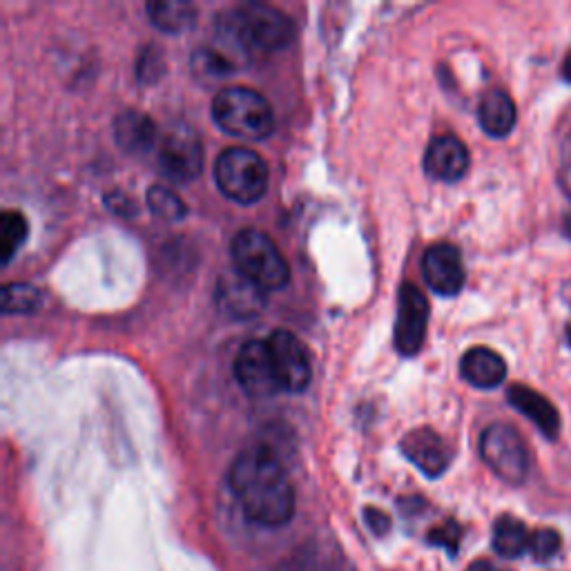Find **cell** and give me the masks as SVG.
<instances>
[{
	"label": "cell",
	"instance_id": "1",
	"mask_svg": "<svg viewBox=\"0 0 571 571\" xmlns=\"http://www.w3.org/2000/svg\"><path fill=\"white\" fill-rule=\"evenodd\" d=\"M231 487L244 513L264 527H284L295 513V489L266 447L242 451L231 467Z\"/></svg>",
	"mask_w": 571,
	"mask_h": 571
},
{
	"label": "cell",
	"instance_id": "2",
	"mask_svg": "<svg viewBox=\"0 0 571 571\" xmlns=\"http://www.w3.org/2000/svg\"><path fill=\"white\" fill-rule=\"evenodd\" d=\"M220 37L239 54H273L288 48L295 39V23L277 8L248 3L226 19Z\"/></svg>",
	"mask_w": 571,
	"mask_h": 571
},
{
	"label": "cell",
	"instance_id": "3",
	"mask_svg": "<svg viewBox=\"0 0 571 571\" xmlns=\"http://www.w3.org/2000/svg\"><path fill=\"white\" fill-rule=\"evenodd\" d=\"M213 119L224 132L244 141L266 139L275 128L271 103L257 90L244 85L226 88L215 96Z\"/></svg>",
	"mask_w": 571,
	"mask_h": 571
},
{
	"label": "cell",
	"instance_id": "4",
	"mask_svg": "<svg viewBox=\"0 0 571 571\" xmlns=\"http://www.w3.org/2000/svg\"><path fill=\"white\" fill-rule=\"evenodd\" d=\"M231 255L237 271L266 293L282 290L290 282V268L284 255L275 242L259 231H242L231 244Z\"/></svg>",
	"mask_w": 571,
	"mask_h": 571
},
{
	"label": "cell",
	"instance_id": "5",
	"mask_svg": "<svg viewBox=\"0 0 571 571\" xmlns=\"http://www.w3.org/2000/svg\"><path fill=\"white\" fill-rule=\"evenodd\" d=\"M215 181L228 200L251 206L266 195L268 167L255 150L228 147L215 163Z\"/></svg>",
	"mask_w": 571,
	"mask_h": 571
},
{
	"label": "cell",
	"instance_id": "6",
	"mask_svg": "<svg viewBox=\"0 0 571 571\" xmlns=\"http://www.w3.org/2000/svg\"><path fill=\"white\" fill-rule=\"evenodd\" d=\"M485 465L507 485H522L529 476V451L522 436L509 425H491L480 436Z\"/></svg>",
	"mask_w": 571,
	"mask_h": 571
},
{
	"label": "cell",
	"instance_id": "7",
	"mask_svg": "<svg viewBox=\"0 0 571 571\" xmlns=\"http://www.w3.org/2000/svg\"><path fill=\"white\" fill-rule=\"evenodd\" d=\"M159 167L165 179L187 183L202 174L204 147L200 136L187 128H172L163 134L159 147Z\"/></svg>",
	"mask_w": 571,
	"mask_h": 571
},
{
	"label": "cell",
	"instance_id": "8",
	"mask_svg": "<svg viewBox=\"0 0 571 571\" xmlns=\"http://www.w3.org/2000/svg\"><path fill=\"white\" fill-rule=\"evenodd\" d=\"M235 375L239 387L253 398H271L282 391L268 341H246L235 357Z\"/></svg>",
	"mask_w": 571,
	"mask_h": 571
},
{
	"label": "cell",
	"instance_id": "9",
	"mask_svg": "<svg viewBox=\"0 0 571 571\" xmlns=\"http://www.w3.org/2000/svg\"><path fill=\"white\" fill-rule=\"evenodd\" d=\"M266 341L279 377L282 391L304 394L310 385L313 370L302 341L290 330H284V328L275 330Z\"/></svg>",
	"mask_w": 571,
	"mask_h": 571
},
{
	"label": "cell",
	"instance_id": "10",
	"mask_svg": "<svg viewBox=\"0 0 571 571\" xmlns=\"http://www.w3.org/2000/svg\"><path fill=\"white\" fill-rule=\"evenodd\" d=\"M429 324V302L425 293L414 286L405 284L398 295V317H396V348L414 357L420 353Z\"/></svg>",
	"mask_w": 571,
	"mask_h": 571
},
{
	"label": "cell",
	"instance_id": "11",
	"mask_svg": "<svg viewBox=\"0 0 571 571\" xmlns=\"http://www.w3.org/2000/svg\"><path fill=\"white\" fill-rule=\"evenodd\" d=\"M422 275L434 293L442 297L458 295L467 279L460 251L451 244L431 246L422 257Z\"/></svg>",
	"mask_w": 571,
	"mask_h": 571
},
{
	"label": "cell",
	"instance_id": "12",
	"mask_svg": "<svg viewBox=\"0 0 571 571\" xmlns=\"http://www.w3.org/2000/svg\"><path fill=\"white\" fill-rule=\"evenodd\" d=\"M217 306L233 319H248L264 310L266 290L244 277L239 271L222 275L215 290Z\"/></svg>",
	"mask_w": 571,
	"mask_h": 571
},
{
	"label": "cell",
	"instance_id": "13",
	"mask_svg": "<svg viewBox=\"0 0 571 571\" xmlns=\"http://www.w3.org/2000/svg\"><path fill=\"white\" fill-rule=\"evenodd\" d=\"M400 449L407 460H411L427 478H438L447 471L451 462V451L447 442L434 429H416L405 436Z\"/></svg>",
	"mask_w": 571,
	"mask_h": 571
},
{
	"label": "cell",
	"instance_id": "14",
	"mask_svg": "<svg viewBox=\"0 0 571 571\" xmlns=\"http://www.w3.org/2000/svg\"><path fill=\"white\" fill-rule=\"evenodd\" d=\"M425 170L438 181L453 183L462 179L469 170V150L453 134L436 136L425 154Z\"/></svg>",
	"mask_w": 571,
	"mask_h": 571
},
{
	"label": "cell",
	"instance_id": "15",
	"mask_svg": "<svg viewBox=\"0 0 571 571\" xmlns=\"http://www.w3.org/2000/svg\"><path fill=\"white\" fill-rule=\"evenodd\" d=\"M507 402L518 414H522L527 420H531L536 425V429L547 440H558L560 429H562V420H560V414L549 398H544L542 394H538L531 387L511 385L509 391H507Z\"/></svg>",
	"mask_w": 571,
	"mask_h": 571
},
{
	"label": "cell",
	"instance_id": "16",
	"mask_svg": "<svg viewBox=\"0 0 571 571\" xmlns=\"http://www.w3.org/2000/svg\"><path fill=\"white\" fill-rule=\"evenodd\" d=\"M460 375L473 389L491 391L507 377V361L489 346H473L460 359Z\"/></svg>",
	"mask_w": 571,
	"mask_h": 571
},
{
	"label": "cell",
	"instance_id": "17",
	"mask_svg": "<svg viewBox=\"0 0 571 571\" xmlns=\"http://www.w3.org/2000/svg\"><path fill=\"white\" fill-rule=\"evenodd\" d=\"M478 121L489 136L504 139L518 121L513 99L504 90H489L478 105Z\"/></svg>",
	"mask_w": 571,
	"mask_h": 571
},
{
	"label": "cell",
	"instance_id": "18",
	"mask_svg": "<svg viewBox=\"0 0 571 571\" xmlns=\"http://www.w3.org/2000/svg\"><path fill=\"white\" fill-rule=\"evenodd\" d=\"M114 136L121 150L143 154L154 145L156 128L147 114L139 110H123L114 121Z\"/></svg>",
	"mask_w": 571,
	"mask_h": 571
},
{
	"label": "cell",
	"instance_id": "19",
	"mask_svg": "<svg viewBox=\"0 0 571 571\" xmlns=\"http://www.w3.org/2000/svg\"><path fill=\"white\" fill-rule=\"evenodd\" d=\"M150 23L165 34H181L193 28L197 19V10L185 0H154L145 6Z\"/></svg>",
	"mask_w": 571,
	"mask_h": 571
},
{
	"label": "cell",
	"instance_id": "20",
	"mask_svg": "<svg viewBox=\"0 0 571 571\" xmlns=\"http://www.w3.org/2000/svg\"><path fill=\"white\" fill-rule=\"evenodd\" d=\"M531 531L516 516H500L493 524V549L502 558H520L529 551Z\"/></svg>",
	"mask_w": 571,
	"mask_h": 571
},
{
	"label": "cell",
	"instance_id": "21",
	"mask_svg": "<svg viewBox=\"0 0 571 571\" xmlns=\"http://www.w3.org/2000/svg\"><path fill=\"white\" fill-rule=\"evenodd\" d=\"M0 304H3L6 315L34 313L43 306V293L30 284H10L3 288Z\"/></svg>",
	"mask_w": 571,
	"mask_h": 571
},
{
	"label": "cell",
	"instance_id": "22",
	"mask_svg": "<svg viewBox=\"0 0 571 571\" xmlns=\"http://www.w3.org/2000/svg\"><path fill=\"white\" fill-rule=\"evenodd\" d=\"M0 228H3V244H0V251H3V264H10L19 253V248L26 244L30 226L23 213L8 211L3 213V217H0Z\"/></svg>",
	"mask_w": 571,
	"mask_h": 571
},
{
	"label": "cell",
	"instance_id": "23",
	"mask_svg": "<svg viewBox=\"0 0 571 571\" xmlns=\"http://www.w3.org/2000/svg\"><path fill=\"white\" fill-rule=\"evenodd\" d=\"M147 208L159 220H165V222H179L187 213L181 197L176 193H172V190L165 185H152L147 190Z\"/></svg>",
	"mask_w": 571,
	"mask_h": 571
},
{
	"label": "cell",
	"instance_id": "24",
	"mask_svg": "<svg viewBox=\"0 0 571 571\" xmlns=\"http://www.w3.org/2000/svg\"><path fill=\"white\" fill-rule=\"evenodd\" d=\"M560 544H562V538L555 529H538L531 533V542H529V553L540 560V562H547L551 560L558 551H560Z\"/></svg>",
	"mask_w": 571,
	"mask_h": 571
},
{
	"label": "cell",
	"instance_id": "25",
	"mask_svg": "<svg viewBox=\"0 0 571 571\" xmlns=\"http://www.w3.org/2000/svg\"><path fill=\"white\" fill-rule=\"evenodd\" d=\"M460 538H462V527H460L456 520L442 522V524H438V527L429 533V542H431V544H436V547H445V549H449V553H451V555H456V553H458Z\"/></svg>",
	"mask_w": 571,
	"mask_h": 571
},
{
	"label": "cell",
	"instance_id": "26",
	"mask_svg": "<svg viewBox=\"0 0 571 571\" xmlns=\"http://www.w3.org/2000/svg\"><path fill=\"white\" fill-rule=\"evenodd\" d=\"M275 571H317V562L310 551L299 549L288 558H284Z\"/></svg>",
	"mask_w": 571,
	"mask_h": 571
},
{
	"label": "cell",
	"instance_id": "27",
	"mask_svg": "<svg viewBox=\"0 0 571 571\" xmlns=\"http://www.w3.org/2000/svg\"><path fill=\"white\" fill-rule=\"evenodd\" d=\"M105 206L119 215V217H134L139 213V206L134 204L132 197L128 195H121V193H110L105 195Z\"/></svg>",
	"mask_w": 571,
	"mask_h": 571
},
{
	"label": "cell",
	"instance_id": "28",
	"mask_svg": "<svg viewBox=\"0 0 571 571\" xmlns=\"http://www.w3.org/2000/svg\"><path fill=\"white\" fill-rule=\"evenodd\" d=\"M364 518H366L368 529H370L373 533H377V536H385V533L389 531V527H391V518H389L385 511L373 509V507H368V509L364 511Z\"/></svg>",
	"mask_w": 571,
	"mask_h": 571
},
{
	"label": "cell",
	"instance_id": "29",
	"mask_svg": "<svg viewBox=\"0 0 571 571\" xmlns=\"http://www.w3.org/2000/svg\"><path fill=\"white\" fill-rule=\"evenodd\" d=\"M467 571H509V569L498 567V564H493V562H489V560H476V562L469 564Z\"/></svg>",
	"mask_w": 571,
	"mask_h": 571
},
{
	"label": "cell",
	"instance_id": "30",
	"mask_svg": "<svg viewBox=\"0 0 571 571\" xmlns=\"http://www.w3.org/2000/svg\"><path fill=\"white\" fill-rule=\"evenodd\" d=\"M560 72H562V79H564L567 83H571V54H567V59L562 61Z\"/></svg>",
	"mask_w": 571,
	"mask_h": 571
},
{
	"label": "cell",
	"instance_id": "31",
	"mask_svg": "<svg viewBox=\"0 0 571 571\" xmlns=\"http://www.w3.org/2000/svg\"><path fill=\"white\" fill-rule=\"evenodd\" d=\"M567 339H569V344H571V326L567 328Z\"/></svg>",
	"mask_w": 571,
	"mask_h": 571
}]
</instances>
